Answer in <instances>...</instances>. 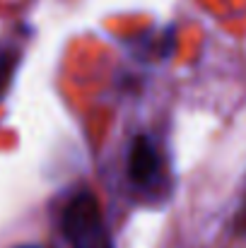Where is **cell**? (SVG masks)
<instances>
[{"label": "cell", "mask_w": 246, "mask_h": 248, "mask_svg": "<svg viewBox=\"0 0 246 248\" xmlns=\"http://www.w3.org/2000/svg\"><path fill=\"white\" fill-rule=\"evenodd\" d=\"M61 229L73 248H106L111 244L109 232L104 227L101 207L89 190L78 193L66 205Z\"/></svg>", "instance_id": "6da1fadb"}, {"label": "cell", "mask_w": 246, "mask_h": 248, "mask_svg": "<svg viewBox=\"0 0 246 248\" xmlns=\"http://www.w3.org/2000/svg\"><path fill=\"white\" fill-rule=\"evenodd\" d=\"M162 155L148 135H138L128 150V176L138 186H150L160 178Z\"/></svg>", "instance_id": "7a4b0ae2"}, {"label": "cell", "mask_w": 246, "mask_h": 248, "mask_svg": "<svg viewBox=\"0 0 246 248\" xmlns=\"http://www.w3.org/2000/svg\"><path fill=\"white\" fill-rule=\"evenodd\" d=\"M17 63H19V56H17L15 51H0V99H2V94L7 92L12 78H15Z\"/></svg>", "instance_id": "3957f363"}, {"label": "cell", "mask_w": 246, "mask_h": 248, "mask_svg": "<svg viewBox=\"0 0 246 248\" xmlns=\"http://www.w3.org/2000/svg\"><path fill=\"white\" fill-rule=\"evenodd\" d=\"M237 224H239V229H242V232H246V198H244V205H242V210H239Z\"/></svg>", "instance_id": "277c9868"}, {"label": "cell", "mask_w": 246, "mask_h": 248, "mask_svg": "<svg viewBox=\"0 0 246 248\" xmlns=\"http://www.w3.org/2000/svg\"><path fill=\"white\" fill-rule=\"evenodd\" d=\"M106 248H114V244H109V246H106Z\"/></svg>", "instance_id": "5b68a950"}, {"label": "cell", "mask_w": 246, "mask_h": 248, "mask_svg": "<svg viewBox=\"0 0 246 248\" xmlns=\"http://www.w3.org/2000/svg\"><path fill=\"white\" fill-rule=\"evenodd\" d=\"M22 248H34V246H22Z\"/></svg>", "instance_id": "8992f818"}]
</instances>
